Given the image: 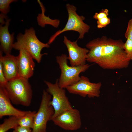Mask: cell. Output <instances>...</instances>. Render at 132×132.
I'll return each mask as SVG.
<instances>
[{
  "mask_svg": "<svg viewBox=\"0 0 132 132\" xmlns=\"http://www.w3.org/2000/svg\"><path fill=\"white\" fill-rule=\"evenodd\" d=\"M37 1L39 3L42 10V13L39 14L37 17V21L38 25L43 27L47 24L50 25L55 27H57L60 23V21L57 19H52L49 16H46L44 14L45 9L42 3L39 0Z\"/></svg>",
  "mask_w": 132,
  "mask_h": 132,
  "instance_id": "9a60e30c",
  "label": "cell"
},
{
  "mask_svg": "<svg viewBox=\"0 0 132 132\" xmlns=\"http://www.w3.org/2000/svg\"><path fill=\"white\" fill-rule=\"evenodd\" d=\"M19 51L18 55L16 56L19 76L28 79L33 74L35 66L33 59L26 50L22 49Z\"/></svg>",
  "mask_w": 132,
  "mask_h": 132,
  "instance_id": "8fae6325",
  "label": "cell"
},
{
  "mask_svg": "<svg viewBox=\"0 0 132 132\" xmlns=\"http://www.w3.org/2000/svg\"><path fill=\"white\" fill-rule=\"evenodd\" d=\"M10 19H8L5 25H0V51L6 55L10 54L14 43V33L10 34L8 30Z\"/></svg>",
  "mask_w": 132,
  "mask_h": 132,
  "instance_id": "5bb4252c",
  "label": "cell"
},
{
  "mask_svg": "<svg viewBox=\"0 0 132 132\" xmlns=\"http://www.w3.org/2000/svg\"><path fill=\"white\" fill-rule=\"evenodd\" d=\"M8 81L3 72L2 63L0 61V85L5 86Z\"/></svg>",
  "mask_w": 132,
  "mask_h": 132,
  "instance_id": "603a6c76",
  "label": "cell"
},
{
  "mask_svg": "<svg viewBox=\"0 0 132 132\" xmlns=\"http://www.w3.org/2000/svg\"><path fill=\"white\" fill-rule=\"evenodd\" d=\"M4 86L12 104L25 107L30 106L33 93L28 79L19 77L8 81Z\"/></svg>",
  "mask_w": 132,
  "mask_h": 132,
  "instance_id": "7a4b0ae2",
  "label": "cell"
},
{
  "mask_svg": "<svg viewBox=\"0 0 132 132\" xmlns=\"http://www.w3.org/2000/svg\"><path fill=\"white\" fill-rule=\"evenodd\" d=\"M32 129L30 128L18 126L13 129L12 132H32Z\"/></svg>",
  "mask_w": 132,
  "mask_h": 132,
  "instance_id": "cb8c5ba5",
  "label": "cell"
},
{
  "mask_svg": "<svg viewBox=\"0 0 132 132\" xmlns=\"http://www.w3.org/2000/svg\"><path fill=\"white\" fill-rule=\"evenodd\" d=\"M58 81V78L54 84L44 81L47 87L46 91L52 96L51 103L54 111L52 118L66 110L73 108L66 95L65 89L59 87Z\"/></svg>",
  "mask_w": 132,
  "mask_h": 132,
  "instance_id": "52a82bcc",
  "label": "cell"
},
{
  "mask_svg": "<svg viewBox=\"0 0 132 132\" xmlns=\"http://www.w3.org/2000/svg\"><path fill=\"white\" fill-rule=\"evenodd\" d=\"M109 15V10L107 9H102L99 13L96 12L93 18L97 20L104 17H107Z\"/></svg>",
  "mask_w": 132,
  "mask_h": 132,
  "instance_id": "44dd1931",
  "label": "cell"
},
{
  "mask_svg": "<svg viewBox=\"0 0 132 132\" xmlns=\"http://www.w3.org/2000/svg\"><path fill=\"white\" fill-rule=\"evenodd\" d=\"M101 86V82L92 83L88 77L82 76L77 83L66 88L70 93L84 97L87 96L89 98H93L99 96Z\"/></svg>",
  "mask_w": 132,
  "mask_h": 132,
  "instance_id": "ba28073f",
  "label": "cell"
},
{
  "mask_svg": "<svg viewBox=\"0 0 132 132\" xmlns=\"http://www.w3.org/2000/svg\"><path fill=\"white\" fill-rule=\"evenodd\" d=\"M97 27L101 28L106 27L110 22V18L108 17L103 18L97 20Z\"/></svg>",
  "mask_w": 132,
  "mask_h": 132,
  "instance_id": "ffe728a7",
  "label": "cell"
},
{
  "mask_svg": "<svg viewBox=\"0 0 132 132\" xmlns=\"http://www.w3.org/2000/svg\"><path fill=\"white\" fill-rule=\"evenodd\" d=\"M8 19L7 14L1 13L0 14V25L5 24L7 20Z\"/></svg>",
  "mask_w": 132,
  "mask_h": 132,
  "instance_id": "d4e9b609",
  "label": "cell"
},
{
  "mask_svg": "<svg viewBox=\"0 0 132 132\" xmlns=\"http://www.w3.org/2000/svg\"><path fill=\"white\" fill-rule=\"evenodd\" d=\"M0 61L2 63L3 72L8 81L20 77L16 56L10 54L3 56L2 52L0 51Z\"/></svg>",
  "mask_w": 132,
  "mask_h": 132,
  "instance_id": "4fadbf2b",
  "label": "cell"
},
{
  "mask_svg": "<svg viewBox=\"0 0 132 132\" xmlns=\"http://www.w3.org/2000/svg\"><path fill=\"white\" fill-rule=\"evenodd\" d=\"M51 99V95L44 90L39 108L35 114L32 132H46L47 123L52 120L54 113Z\"/></svg>",
  "mask_w": 132,
  "mask_h": 132,
  "instance_id": "8992f818",
  "label": "cell"
},
{
  "mask_svg": "<svg viewBox=\"0 0 132 132\" xmlns=\"http://www.w3.org/2000/svg\"><path fill=\"white\" fill-rule=\"evenodd\" d=\"M36 112L35 111H28L24 115L19 117V126L32 129L33 126L34 117Z\"/></svg>",
  "mask_w": 132,
  "mask_h": 132,
  "instance_id": "2e32d148",
  "label": "cell"
},
{
  "mask_svg": "<svg viewBox=\"0 0 132 132\" xmlns=\"http://www.w3.org/2000/svg\"><path fill=\"white\" fill-rule=\"evenodd\" d=\"M124 43L106 36L95 39L86 47L89 50L86 60L106 69H120L127 68L130 60L123 48Z\"/></svg>",
  "mask_w": 132,
  "mask_h": 132,
  "instance_id": "6da1fadb",
  "label": "cell"
},
{
  "mask_svg": "<svg viewBox=\"0 0 132 132\" xmlns=\"http://www.w3.org/2000/svg\"><path fill=\"white\" fill-rule=\"evenodd\" d=\"M16 39L17 41L13 44V48L19 51L22 49L26 50L38 63L40 62L43 56L47 54L46 53L42 54L41 51L44 48L49 47L50 45L40 41L36 35L35 30L32 27L26 29L24 34L19 33Z\"/></svg>",
  "mask_w": 132,
  "mask_h": 132,
  "instance_id": "3957f363",
  "label": "cell"
},
{
  "mask_svg": "<svg viewBox=\"0 0 132 132\" xmlns=\"http://www.w3.org/2000/svg\"><path fill=\"white\" fill-rule=\"evenodd\" d=\"M19 117L12 116L5 119L3 122L0 125V132H6L19 126Z\"/></svg>",
  "mask_w": 132,
  "mask_h": 132,
  "instance_id": "e0dca14e",
  "label": "cell"
},
{
  "mask_svg": "<svg viewBox=\"0 0 132 132\" xmlns=\"http://www.w3.org/2000/svg\"><path fill=\"white\" fill-rule=\"evenodd\" d=\"M15 0H0V11L1 13L7 14L9 11L10 4Z\"/></svg>",
  "mask_w": 132,
  "mask_h": 132,
  "instance_id": "ac0fdd59",
  "label": "cell"
},
{
  "mask_svg": "<svg viewBox=\"0 0 132 132\" xmlns=\"http://www.w3.org/2000/svg\"><path fill=\"white\" fill-rule=\"evenodd\" d=\"M77 41L72 42L66 36H64L63 42L67 47L68 54L67 59L72 66L86 64L87 55L89 51L87 48L79 46L77 43Z\"/></svg>",
  "mask_w": 132,
  "mask_h": 132,
  "instance_id": "30bf717a",
  "label": "cell"
},
{
  "mask_svg": "<svg viewBox=\"0 0 132 132\" xmlns=\"http://www.w3.org/2000/svg\"><path fill=\"white\" fill-rule=\"evenodd\" d=\"M125 36L127 39L132 40V18L128 21L127 29L125 33Z\"/></svg>",
  "mask_w": 132,
  "mask_h": 132,
  "instance_id": "7402d4cb",
  "label": "cell"
},
{
  "mask_svg": "<svg viewBox=\"0 0 132 132\" xmlns=\"http://www.w3.org/2000/svg\"><path fill=\"white\" fill-rule=\"evenodd\" d=\"M51 121L56 125L67 130H77L80 128L82 124L79 111L73 108L53 118Z\"/></svg>",
  "mask_w": 132,
  "mask_h": 132,
  "instance_id": "9c48e42d",
  "label": "cell"
},
{
  "mask_svg": "<svg viewBox=\"0 0 132 132\" xmlns=\"http://www.w3.org/2000/svg\"><path fill=\"white\" fill-rule=\"evenodd\" d=\"M8 95L4 86L0 85V118L5 116L21 117L28 111L19 110L15 108Z\"/></svg>",
  "mask_w": 132,
  "mask_h": 132,
  "instance_id": "7c38bea8",
  "label": "cell"
},
{
  "mask_svg": "<svg viewBox=\"0 0 132 132\" xmlns=\"http://www.w3.org/2000/svg\"><path fill=\"white\" fill-rule=\"evenodd\" d=\"M66 7L68 14L66 23L63 29L57 31L50 37L47 43L49 45L58 36L65 32L74 31L77 32L79 35L78 39H80L83 38L85 34L88 33L90 29V26L84 22L85 17L79 15L77 13L75 6L68 3L66 5Z\"/></svg>",
  "mask_w": 132,
  "mask_h": 132,
  "instance_id": "5b68a950",
  "label": "cell"
},
{
  "mask_svg": "<svg viewBox=\"0 0 132 132\" xmlns=\"http://www.w3.org/2000/svg\"><path fill=\"white\" fill-rule=\"evenodd\" d=\"M67 56L65 54L56 57V62L61 70L60 76L58 78V85L60 88L64 89L77 83L80 79V73L86 71L91 66L86 64L70 66L67 64Z\"/></svg>",
  "mask_w": 132,
  "mask_h": 132,
  "instance_id": "277c9868",
  "label": "cell"
},
{
  "mask_svg": "<svg viewBox=\"0 0 132 132\" xmlns=\"http://www.w3.org/2000/svg\"><path fill=\"white\" fill-rule=\"evenodd\" d=\"M123 48L127 57L130 60H132V40L127 39L124 43Z\"/></svg>",
  "mask_w": 132,
  "mask_h": 132,
  "instance_id": "d6986e66",
  "label": "cell"
}]
</instances>
